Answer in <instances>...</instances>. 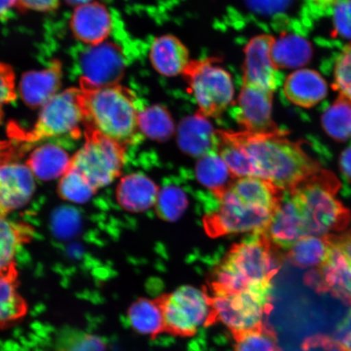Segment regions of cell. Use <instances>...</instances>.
I'll use <instances>...</instances> for the list:
<instances>
[{
  "label": "cell",
  "mask_w": 351,
  "mask_h": 351,
  "mask_svg": "<svg viewBox=\"0 0 351 351\" xmlns=\"http://www.w3.org/2000/svg\"><path fill=\"white\" fill-rule=\"evenodd\" d=\"M217 152L236 178L266 180L289 192L323 169L301 143L291 141L280 130L267 134L217 130Z\"/></svg>",
  "instance_id": "obj_1"
},
{
  "label": "cell",
  "mask_w": 351,
  "mask_h": 351,
  "mask_svg": "<svg viewBox=\"0 0 351 351\" xmlns=\"http://www.w3.org/2000/svg\"><path fill=\"white\" fill-rule=\"evenodd\" d=\"M285 192L257 178L236 179L218 197L219 207L204 218L210 238L243 232H265L284 199Z\"/></svg>",
  "instance_id": "obj_2"
},
{
  "label": "cell",
  "mask_w": 351,
  "mask_h": 351,
  "mask_svg": "<svg viewBox=\"0 0 351 351\" xmlns=\"http://www.w3.org/2000/svg\"><path fill=\"white\" fill-rule=\"evenodd\" d=\"M280 250L265 232L235 244L215 269L210 295L254 293L271 295L273 280L280 267Z\"/></svg>",
  "instance_id": "obj_3"
},
{
  "label": "cell",
  "mask_w": 351,
  "mask_h": 351,
  "mask_svg": "<svg viewBox=\"0 0 351 351\" xmlns=\"http://www.w3.org/2000/svg\"><path fill=\"white\" fill-rule=\"evenodd\" d=\"M80 90L85 127L125 146L138 138L143 108L133 92L120 85Z\"/></svg>",
  "instance_id": "obj_4"
},
{
  "label": "cell",
  "mask_w": 351,
  "mask_h": 351,
  "mask_svg": "<svg viewBox=\"0 0 351 351\" xmlns=\"http://www.w3.org/2000/svg\"><path fill=\"white\" fill-rule=\"evenodd\" d=\"M340 187L336 176L322 169L287 192L300 210L307 234L323 237L342 232L349 226L350 210L336 197Z\"/></svg>",
  "instance_id": "obj_5"
},
{
  "label": "cell",
  "mask_w": 351,
  "mask_h": 351,
  "mask_svg": "<svg viewBox=\"0 0 351 351\" xmlns=\"http://www.w3.org/2000/svg\"><path fill=\"white\" fill-rule=\"evenodd\" d=\"M182 76L199 108L197 113L201 116H221L234 100L232 77L216 60H191Z\"/></svg>",
  "instance_id": "obj_6"
},
{
  "label": "cell",
  "mask_w": 351,
  "mask_h": 351,
  "mask_svg": "<svg viewBox=\"0 0 351 351\" xmlns=\"http://www.w3.org/2000/svg\"><path fill=\"white\" fill-rule=\"evenodd\" d=\"M157 300L163 311L165 332L171 335L192 337L202 326L216 324L210 297L206 291L184 285Z\"/></svg>",
  "instance_id": "obj_7"
},
{
  "label": "cell",
  "mask_w": 351,
  "mask_h": 351,
  "mask_svg": "<svg viewBox=\"0 0 351 351\" xmlns=\"http://www.w3.org/2000/svg\"><path fill=\"white\" fill-rule=\"evenodd\" d=\"M85 143L71 159L75 169L96 190L119 177L124 165L126 146L85 127Z\"/></svg>",
  "instance_id": "obj_8"
},
{
  "label": "cell",
  "mask_w": 351,
  "mask_h": 351,
  "mask_svg": "<svg viewBox=\"0 0 351 351\" xmlns=\"http://www.w3.org/2000/svg\"><path fill=\"white\" fill-rule=\"evenodd\" d=\"M85 128L82 91L76 88L60 92L44 105L32 130L17 138L26 143L71 135L79 137Z\"/></svg>",
  "instance_id": "obj_9"
},
{
  "label": "cell",
  "mask_w": 351,
  "mask_h": 351,
  "mask_svg": "<svg viewBox=\"0 0 351 351\" xmlns=\"http://www.w3.org/2000/svg\"><path fill=\"white\" fill-rule=\"evenodd\" d=\"M210 297L215 322H221L232 335L260 326L271 309V295L241 293Z\"/></svg>",
  "instance_id": "obj_10"
},
{
  "label": "cell",
  "mask_w": 351,
  "mask_h": 351,
  "mask_svg": "<svg viewBox=\"0 0 351 351\" xmlns=\"http://www.w3.org/2000/svg\"><path fill=\"white\" fill-rule=\"evenodd\" d=\"M80 88H102L119 85L125 63L123 52L115 44L103 43L87 47L79 60Z\"/></svg>",
  "instance_id": "obj_11"
},
{
  "label": "cell",
  "mask_w": 351,
  "mask_h": 351,
  "mask_svg": "<svg viewBox=\"0 0 351 351\" xmlns=\"http://www.w3.org/2000/svg\"><path fill=\"white\" fill-rule=\"evenodd\" d=\"M274 92L243 83L234 115L241 131L267 134L279 130L271 117Z\"/></svg>",
  "instance_id": "obj_12"
},
{
  "label": "cell",
  "mask_w": 351,
  "mask_h": 351,
  "mask_svg": "<svg viewBox=\"0 0 351 351\" xmlns=\"http://www.w3.org/2000/svg\"><path fill=\"white\" fill-rule=\"evenodd\" d=\"M328 243L326 260L306 275L305 282L318 293H330L346 304H351V270L339 250L329 241Z\"/></svg>",
  "instance_id": "obj_13"
},
{
  "label": "cell",
  "mask_w": 351,
  "mask_h": 351,
  "mask_svg": "<svg viewBox=\"0 0 351 351\" xmlns=\"http://www.w3.org/2000/svg\"><path fill=\"white\" fill-rule=\"evenodd\" d=\"M275 38L269 34L257 35L245 47L243 83L275 91L278 86V69L273 57Z\"/></svg>",
  "instance_id": "obj_14"
},
{
  "label": "cell",
  "mask_w": 351,
  "mask_h": 351,
  "mask_svg": "<svg viewBox=\"0 0 351 351\" xmlns=\"http://www.w3.org/2000/svg\"><path fill=\"white\" fill-rule=\"evenodd\" d=\"M34 191V174L27 165L12 160L0 164V210L5 216L24 207Z\"/></svg>",
  "instance_id": "obj_15"
},
{
  "label": "cell",
  "mask_w": 351,
  "mask_h": 351,
  "mask_svg": "<svg viewBox=\"0 0 351 351\" xmlns=\"http://www.w3.org/2000/svg\"><path fill=\"white\" fill-rule=\"evenodd\" d=\"M265 232L280 251H288L298 240L308 235L300 210L289 193L285 192L282 204Z\"/></svg>",
  "instance_id": "obj_16"
},
{
  "label": "cell",
  "mask_w": 351,
  "mask_h": 351,
  "mask_svg": "<svg viewBox=\"0 0 351 351\" xmlns=\"http://www.w3.org/2000/svg\"><path fill=\"white\" fill-rule=\"evenodd\" d=\"M112 17L99 3L77 6L71 19V28L78 40L90 46L104 43L112 32Z\"/></svg>",
  "instance_id": "obj_17"
},
{
  "label": "cell",
  "mask_w": 351,
  "mask_h": 351,
  "mask_svg": "<svg viewBox=\"0 0 351 351\" xmlns=\"http://www.w3.org/2000/svg\"><path fill=\"white\" fill-rule=\"evenodd\" d=\"M62 70L58 61L40 71L28 72L21 78L20 95L29 107H43L48 101L58 94Z\"/></svg>",
  "instance_id": "obj_18"
},
{
  "label": "cell",
  "mask_w": 351,
  "mask_h": 351,
  "mask_svg": "<svg viewBox=\"0 0 351 351\" xmlns=\"http://www.w3.org/2000/svg\"><path fill=\"white\" fill-rule=\"evenodd\" d=\"M149 56L156 71L169 77L183 75L191 61L187 47L172 34L156 38Z\"/></svg>",
  "instance_id": "obj_19"
},
{
  "label": "cell",
  "mask_w": 351,
  "mask_h": 351,
  "mask_svg": "<svg viewBox=\"0 0 351 351\" xmlns=\"http://www.w3.org/2000/svg\"><path fill=\"white\" fill-rule=\"evenodd\" d=\"M283 92L289 102L298 107L310 108L326 97L328 86L319 73L305 69L289 74L285 80Z\"/></svg>",
  "instance_id": "obj_20"
},
{
  "label": "cell",
  "mask_w": 351,
  "mask_h": 351,
  "mask_svg": "<svg viewBox=\"0 0 351 351\" xmlns=\"http://www.w3.org/2000/svg\"><path fill=\"white\" fill-rule=\"evenodd\" d=\"M178 143L184 153L200 158L210 152H217V130L208 118L196 113L180 123Z\"/></svg>",
  "instance_id": "obj_21"
},
{
  "label": "cell",
  "mask_w": 351,
  "mask_h": 351,
  "mask_svg": "<svg viewBox=\"0 0 351 351\" xmlns=\"http://www.w3.org/2000/svg\"><path fill=\"white\" fill-rule=\"evenodd\" d=\"M159 188L151 178L142 173L122 178L117 189V199L123 209L143 213L156 204Z\"/></svg>",
  "instance_id": "obj_22"
},
{
  "label": "cell",
  "mask_w": 351,
  "mask_h": 351,
  "mask_svg": "<svg viewBox=\"0 0 351 351\" xmlns=\"http://www.w3.org/2000/svg\"><path fill=\"white\" fill-rule=\"evenodd\" d=\"M30 227L0 217V276L17 280L15 256L17 248L30 240Z\"/></svg>",
  "instance_id": "obj_23"
},
{
  "label": "cell",
  "mask_w": 351,
  "mask_h": 351,
  "mask_svg": "<svg viewBox=\"0 0 351 351\" xmlns=\"http://www.w3.org/2000/svg\"><path fill=\"white\" fill-rule=\"evenodd\" d=\"M69 154L58 145L47 143L34 149L26 165L35 177L43 181H51L64 176L71 167Z\"/></svg>",
  "instance_id": "obj_24"
},
{
  "label": "cell",
  "mask_w": 351,
  "mask_h": 351,
  "mask_svg": "<svg viewBox=\"0 0 351 351\" xmlns=\"http://www.w3.org/2000/svg\"><path fill=\"white\" fill-rule=\"evenodd\" d=\"M195 175L197 181L212 191L217 199L236 180L217 152H210L199 158L195 166Z\"/></svg>",
  "instance_id": "obj_25"
},
{
  "label": "cell",
  "mask_w": 351,
  "mask_h": 351,
  "mask_svg": "<svg viewBox=\"0 0 351 351\" xmlns=\"http://www.w3.org/2000/svg\"><path fill=\"white\" fill-rule=\"evenodd\" d=\"M313 56V47L304 38L298 34H284L275 38L271 57L279 69H295L308 63Z\"/></svg>",
  "instance_id": "obj_26"
},
{
  "label": "cell",
  "mask_w": 351,
  "mask_h": 351,
  "mask_svg": "<svg viewBox=\"0 0 351 351\" xmlns=\"http://www.w3.org/2000/svg\"><path fill=\"white\" fill-rule=\"evenodd\" d=\"M130 326L134 331L152 339L165 332L163 311L157 298H139L128 311Z\"/></svg>",
  "instance_id": "obj_27"
},
{
  "label": "cell",
  "mask_w": 351,
  "mask_h": 351,
  "mask_svg": "<svg viewBox=\"0 0 351 351\" xmlns=\"http://www.w3.org/2000/svg\"><path fill=\"white\" fill-rule=\"evenodd\" d=\"M327 237L307 235L298 240L287 251V257L292 265L306 269L322 265L328 252Z\"/></svg>",
  "instance_id": "obj_28"
},
{
  "label": "cell",
  "mask_w": 351,
  "mask_h": 351,
  "mask_svg": "<svg viewBox=\"0 0 351 351\" xmlns=\"http://www.w3.org/2000/svg\"><path fill=\"white\" fill-rule=\"evenodd\" d=\"M138 124L140 132L155 141L165 142L175 134L173 117L161 105L143 108L139 112Z\"/></svg>",
  "instance_id": "obj_29"
},
{
  "label": "cell",
  "mask_w": 351,
  "mask_h": 351,
  "mask_svg": "<svg viewBox=\"0 0 351 351\" xmlns=\"http://www.w3.org/2000/svg\"><path fill=\"white\" fill-rule=\"evenodd\" d=\"M322 126L328 136L337 142L351 138V101L339 95L324 112Z\"/></svg>",
  "instance_id": "obj_30"
},
{
  "label": "cell",
  "mask_w": 351,
  "mask_h": 351,
  "mask_svg": "<svg viewBox=\"0 0 351 351\" xmlns=\"http://www.w3.org/2000/svg\"><path fill=\"white\" fill-rule=\"evenodd\" d=\"M232 336L235 340L234 351H280L276 332L263 322Z\"/></svg>",
  "instance_id": "obj_31"
},
{
  "label": "cell",
  "mask_w": 351,
  "mask_h": 351,
  "mask_svg": "<svg viewBox=\"0 0 351 351\" xmlns=\"http://www.w3.org/2000/svg\"><path fill=\"white\" fill-rule=\"evenodd\" d=\"M16 280L0 276V327L4 328L23 317L26 304L16 289Z\"/></svg>",
  "instance_id": "obj_32"
},
{
  "label": "cell",
  "mask_w": 351,
  "mask_h": 351,
  "mask_svg": "<svg viewBox=\"0 0 351 351\" xmlns=\"http://www.w3.org/2000/svg\"><path fill=\"white\" fill-rule=\"evenodd\" d=\"M156 204L158 217L165 221L174 222L185 213L189 200L181 188L169 185L160 191Z\"/></svg>",
  "instance_id": "obj_33"
},
{
  "label": "cell",
  "mask_w": 351,
  "mask_h": 351,
  "mask_svg": "<svg viewBox=\"0 0 351 351\" xmlns=\"http://www.w3.org/2000/svg\"><path fill=\"white\" fill-rule=\"evenodd\" d=\"M106 345L98 336L65 327L58 333L55 351H105Z\"/></svg>",
  "instance_id": "obj_34"
},
{
  "label": "cell",
  "mask_w": 351,
  "mask_h": 351,
  "mask_svg": "<svg viewBox=\"0 0 351 351\" xmlns=\"http://www.w3.org/2000/svg\"><path fill=\"white\" fill-rule=\"evenodd\" d=\"M96 192L97 190L84 176L71 167L60 180L58 194L65 201L76 204L86 203Z\"/></svg>",
  "instance_id": "obj_35"
},
{
  "label": "cell",
  "mask_w": 351,
  "mask_h": 351,
  "mask_svg": "<svg viewBox=\"0 0 351 351\" xmlns=\"http://www.w3.org/2000/svg\"><path fill=\"white\" fill-rule=\"evenodd\" d=\"M331 12V36L351 39V0H337L327 3Z\"/></svg>",
  "instance_id": "obj_36"
},
{
  "label": "cell",
  "mask_w": 351,
  "mask_h": 351,
  "mask_svg": "<svg viewBox=\"0 0 351 351\" xmlns=\"http://www.w3.org/2000/svg\"><path fill=\"white\" fill-rule=\"evenodd\" d=\"M332 88L351 101V43L345 46L337 57Z\"/></svg>",
  "instance_id": "obj_37"
},
{
  "label": "cell",
  "mask_w": 351,
  "mask_h": 351,
  "mask_svg": "<svg viewBox=\"0 0 351 351\" xmlns=\"http://www.w3.org/2000/svg\"><path fill=\"white\" fill-rule=\"evenodd\" d=\"M16 98L15 75L10 65L0 63V121L3 108Z\"/></svg>",
  "instance_id": "obj_38"
},
{
  "label": "cell",
  "mask_w": 351,
  "mask_h": 351,
  "mask_svg": "<svg viewBox=\"0 0 351 351\" xmlns=\"http://www.w3.org/2000/svg\"><path fill=\"white\" fill-rule=\"evenodd\" d=\"M78 216L72 209L57 210L53 218V228L61 237L71 236L78 229Z\"/></svg>",
  "instance_id": "obj_39"
},
{
  "label": "cell",
  "mask_w": 351,
  "mask_h": 351,
  "mask_svg": "<svg viewBox=\"0 0 351 351\" xmlns=\"http://www.w3.org/2000/svg\"><path fill=\"white\" fill-rule=\"evenodd\" d=\"M329 241L339 250L346 265L351 270V230L341 232L339 234L326 235Z\"/></svg>",
  "instance_id": "obj_40"
},
{
  "label": "cell",
  "mask_w": 351,
  "mask_h": 351,
  "mask_svg": "<svg viewBox=\"0 0 351 351\" xmlns=\"http://www.w3.org/2000/svg\"><path fill=\"white\" fill-rule=\"evenodd\" d=\"M302 346L305 350L320 348L324 351H348L335 339L320 335L306 339Z\"/></svg>",
  "instance_id": "obj_41"
},
{
  "label": "cell",
  "mask_w": 351,
  "mask_h": 351,
  "mask_svg": "<svg viewBox=\"0 0 351 351\" xmlns=\"http://www.w3.org/2000/svg\"><path fill=\"white\" fill-rule=\"evenodd\" d=\"M335 339L346 350L351 351V309L337 326Z\"/></svg>",
  "instance_id": "obj_42"
},
{
  "label": "cell",
  "mask_w": 351,
  "mask_h": 351,
  "mask_svg": "<svg viewBox=\"0 0 351 351\" xmlns=\"http://www.w3.org/2000/svg\"><path fill=\"white\" fill-rule=\"evenodd\" d=\"M59 0H17L16 6L21 10L48 12L58 6Z\"/></svg>",
  "instance_id": "obj_43"
},
{
  "label": "cell",
  "mask_w": 351,
  "mask_h": 351,
  "mask_svg": "<svg viewBox=\"0 0 351 351\" xmlns=\"http://www.w3.org/2000/svg\"><path fill=\"white\" fill-rule=\"evenodd\" d=\"M339 168L346 188L351 191V145L341 153L339 158Z\"/></svg>",
  "instance_id": "obj_44"
},
{
  "label": "cell",
  "mask_w": 351,
  "mask_h": 351,
  "mask_svg": "<svg viewBox=\"0 0 351 351\" xmlns=\"http://www.w3.org/2000/svg\"><path fill=\"white\" fill-rule=\"evenodd\" d=\"M16 3L17 0H0V19L6 17Z\"/></svg>",
  "instance_id": "obj_45"
},
{
  "label": "cell",
  "mask_w": 351,
  "mask_h": 351,
  "mask_svg": "<svg viewBox=\"0 0 351 351\" xmlns=\"http://www.w3.org/2000/svg\"><path fill=\"white\" fill-rule=\"evenodd\" d=\"M70 4H74V5H82V4H86L88 3H90V0H66Z\"/></svg>",
  "instance_id": "obj_46"
},
{
  "label": "cell",
  "mask_w": 351,
  "mask_h": 351,
  "mask_svg": "<svg viewBox=\"0 0 351 351\" xmlns=\"http://www.w3.org/2000/svg\"><path fill=\"white\" fill-rule=\"evenodd\" d=\"M337 1V0H313V2H315V3H333V2H335Z\"/></svg>",
  "instance_id": "obj_47"
},
{
  "label": "cell",
  "mask_w": 351,
  "mask_h": 351,
  "mask_svg": "<svg viewBox=\"0 0 351 351\" xmlns=\"http://www.w3.org/2000/svg\"><path fill=\"white\" fill-rule=\"evenodd\" d=\"M0 217H5V215H4L3 213H2V210H0Z\"/></svg>",
  "instance_id": "obj_48"
}]
</instances>
